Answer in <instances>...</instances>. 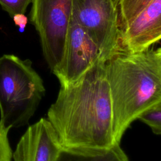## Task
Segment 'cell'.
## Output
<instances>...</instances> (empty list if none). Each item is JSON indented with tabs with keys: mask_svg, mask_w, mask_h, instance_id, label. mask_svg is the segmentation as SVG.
<instances>
[{
	"mask_svg": "<svg viewBox=\"0 0 161 161\" xmlns=\"http://www.w3.org/2000/svg\"><path fill=\"white\" fill-rule=\"evenodd\" d=\"M101 60L60 87L47 119L63 147L108 148L116 143L106 64Z\"/></svg>",
	"mask_w": 161,
	"mask_h": 161,
	"instance_id": "1",
	"label": "cell"
},
{
	"mask_svg": "<svg viewBox=\"0 0 161 161\" xmlns=\"http://www.w3.org/2000/svg\"><path fill=\"white\" fill-rule=\"evenodd\" d=\"M106 70L113 111L114 139L123 135L138 116L161 102V48L142 52H116L106 62Z\"/></svg>",
	"mask_w": 161,
	"mask_h": 161,
	"instance_id": "2",
	"label": "cell"
},
{
	"mask_svg": "<svg viewBox=\"0 0 161 161\" xmlns=\"http://www.w3.org/2000/svg\"><path fill=\"white\" fill-rule=\"evenodd\" d=\"M45 89L29 59L12 54L0 57V125L4 128L26 125Z\"/></svg>",
	"mask_w": 161,
	"mask_h": 161,
	"instance_id": "3",
	"label": "cell"
},
{
	"mask_svg": "<svg viewBox=\"0 0 161 161\" xmlns=\"http://www.w3.org/2000/svg\"><path fill=\"white\" fill-rule=\"evenodd\" d=\"M30 23L37 31L44 58L53 74L64 55L72 18V0H32Z\"/></svg>",
	"mask_w": 161,
	"mask_h": 161,
	"instance_id": "4",
	"label": "cell"
},
{
	"mask_svg": "<svg viewBox=\"0 0 161 161\" xmlns=\"http://www.w3.org/2000/svg\"><path fill=\"white\" fill-rule=\"evenodd\" d=\"M72 17L87 30L104 59L119 51L118 14L112 0H72Z\"/></svg>",
	"mask_w": 161,
	"mask_h": 161,
	"instance_id": "5",
	"label": "cell"
},
{
	"mask_svg": "<svg viewBox=\"0 0 161 161\" xmlns=\"http://www.w3.org/2000/svg\"><path fill=\"white\" fill-rule=\"evenodd\" d=\"M101 60L107 61L87 30L72 17L62 60L53 73L60 85L77 80Z\"/></svg>",
	"mask_w": 161,
	"mask_h": 161,
	"instance_id": "6",
	"label": "cell"
},
{
	"mask_svg": "<svg viewBox=\"0 0 161 161\" xmlns=\"http://www.w3.org/2000/svg\"><path fill=\"white\" fill-rule=\"evenodd\" d=\"M161 39V0H153L119 30L118 50L133 53L148 50Z\"/></svg>",
	"mask_w": 161,
	"mask_h": 161,
	"instance_id": "7",
	"label": "cell"
},
{
	"mask_svg": "<svg viewBox=\"0 0 161 161\" xmlns=\"http://www.w3.org/2000/svg\"><path fill=\"white\" fill-rule=\"evenodd\" d=\"M58 136L47 118L30 126L13 152V161H55L62 148Z\"/></svg>",
	"mask_w": 161,
	"mask_h": 161,
	"instance_id": "8",
	"label": "cell"
},
{
	"mask_svg": "<svg viewBox=\"0 0 161 161\" xmlns=\"http://www.w3.org/2000/svg\"><path fill=\"white\" fill-rule=\"evenodd\" d=\"M55 161H130L119 145L116 143L108 148L62 147Z\"/></svg>",
	"mask_w": 161,
	"mask_h": 161,
	"instance_id": "9",
	"label": "cell"
},
{
	"mask_svg": "<svg viewBox=\"0 0 161 161\" xmlns=\"http://www.w3.org/2000/svg\"><path fill=\"white\" fill-rule=\"evenodd\" d=\"M153 0H118L117 9L119 30L127 25Z\"/></svg>",
	"mask_w": 161,
	"mask_h": 161,
	"instance_id": "10",
	"label": "cell"
},
{
	"mask_svg": "<svg viewBox=\"0 0 161 161\" xmlns=\"http://www.w3.org/2000/svg\"><path fill=\"white\" fill-rule=\"evenodd\" d=\"M148 125L155 135L161 134V102L156 103L142 112L137 117Z\"/></svg>",
	"mask_w": 161,
	"mask_h": 161,
	"instance_id": "11",
	"label": "cell"
},
{
	"mask_svg": "<svg viewBox=\"0 0 161 161\" xmlns=\"http://www.w3.org/2000/svg\"><path fill=\"white\" fill-rule=\"evenodd\" d=\"M32 0H0V4L5 11L13 18L16 14H25Z\"/></svg>",
	"mask_w": 161,
	"mask_h": 161,
	"instance_id": "12",
	"label": "cell"
},
{
	"mask_svg": "<svg viewBox=\"0 0 161 161\" xmlns=\"http://www.w3.org/2000/svg\"><path fill=\"white\" fill-rule=\"evenodd\" d=\"M9 130L0 125V161H13V151L8 136Z\"/></svg>",
	"mask_w": 161,
	"mask_h": 161,
	"instance_id": "13",
	"label": "cell"
},
{
	"mask_svg": "<svg viewBox=\"0 0 161 161\" xmlns=\"http://www.w3.org/2000/svg\"><path fill=\"white\" fill-rule=\"evenodd\" d=\"M12 18L13 19L15 25L18 26L19 31L23 32L28 21L27 16H26L25 14H16L14 15Z\"/></svg>",
	"mask_w": 161,
	"mask_h": 161,
	"instance_id": "14",
	"label": "cell"
},
{
	"mask_svg": "<svg viewBox=\"0 0 161 161\" xmlns=\"http://www.w3.org/2000/svg\"><path fill=\"white\" fill-rule=\"evenodd\" d=\"M112 1H113V4H114V6H116L117 7V4H118V0H112Z\"/></svg>",
	"mask_w": 161,
	"mask_h": 161,
	"instance_id": "15",
	"label": "cell"
}]
</instances>
